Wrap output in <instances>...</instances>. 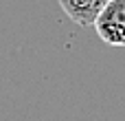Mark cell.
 Masks as SVG:
<instances>
[{"label":"cell","instance_id":"2","mask_svg":"<svg viewBox=\"0 0 125 121\" xmlns=\"http://www.w3.org/2000/svg\"><path fill=\"white\" fill-rule=\"evenodd\" d=\"M62 11L77 24V26H92L99 11L110 0H57Z\"/></svg>","mask_w":125,"mask_h":121},{"label":"cell","instance_id":"1","mask_svg":"<svg viewBox=\"0 0 125 121\" xmlns=\"http://www.w3.org/2000/svg\"><path fill=\"white\" fill-rule=\"evenodd\" d=\"M94 31L101 42L114 48L125 46V0H110L94 20Z\"/></svg>","mask_w":125,"mask_h":121}]
</instances>
